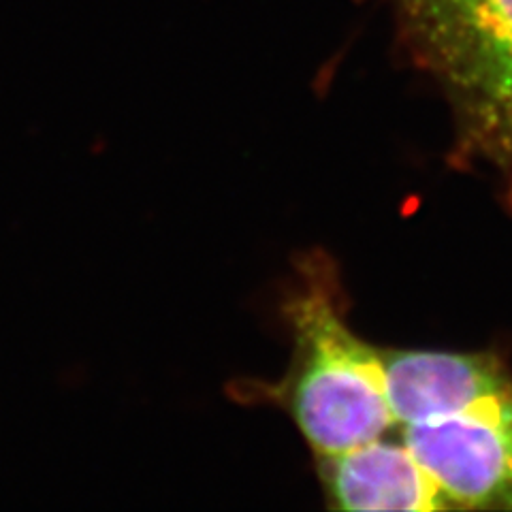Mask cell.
Masks as SVG:
<instances>
[{"label": "cell", "mask_w": 512, "mask_h": 512, "mask_svg": "<svg viewBox=\"0 0 512 512\" xmlns=\"http://www.w3.org/2000/svg\"><path fill=\"white\" fill-rule=\"evenodd\" d=\"M297 271L299 280L282 301L293 340L286 374L252 387L237 382L231 395L282 408L314 455H338L384 438L393 427L382 348L346 323L338 276L327 254H303Z\"/></svg>", "instance_id": "6da1fadb"}, {"label": "cell", "mask_w": 512, "mask_h": 512, "mask_svg": "<svg viewBox=\"0 0 512 512\" xmlns=\"http://www.w3.org/2000/svg\"><path fill=\"white\" fill-rule=\"evenodd\" d=\"M468 146L512 175V0H393Z\"/></svg>", "instance_id": "7a4b0ae2"}, {"label": "cell", "mask_w": 512, "mask_h": 512, "mask_svg": "<svg viewBox=\"0 0 512 512\" xmlns=\"http://www.w3.org/2000/svg\"><path fill=\"white\" fill-rule=\"evenodd\" d=\"M402 444L448 510H512V376L470 402L399 423Z\"/></svg>", "instance_id": "3957f363"}, {"label": "cell", "mask_w": 512, "mask_h": 512, "mask_svg": "<svg viewBox=\"0 0 512 512\" xmlns=\"http://www.w3.org/2000/svg\"><path fill=\"white\" fill-rule=\"evenodd\" d=\"M314 466L331 510H448L434 483L393 438L338 455H314Z\"/></svg>", "instance_id": "277c9868"}]
</instances>
